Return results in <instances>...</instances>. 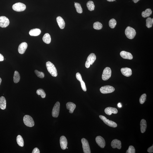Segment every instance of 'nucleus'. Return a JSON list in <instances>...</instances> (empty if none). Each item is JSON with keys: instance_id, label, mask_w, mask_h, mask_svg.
Segmentation results:
<instances>
[{"instance_id": "27", "label": "nucleus", "mask_w": 153, "mask_h": 153, "mask_svg": "<svg viewBox=\"0 0 153 153\" xmlns=\"http://www.w3.org/2000/svg\"><path fill=\"white\" fill-rule=\"evenodd\" d=\"M17 141L18 145L23 147L24 145V141L23 137L20 135H18L17 137Z\"/></svg>"}, {"instance_id": "2", "label": "nucleus", "mask_w": 153, "mask_h": 153, "mask_svg": "<svg viewBox=\"0 0 153 153\" xmlns=\"http://www.w3.org/2000/svg\"><path fill=\"white\" fill-rule=\"evenodd\" d=\"M125 34L128 38L132 39L135 37L136 32L135 29L130 27H126L125 30Z\"/></svg>"}, {"instance_id": "24", "label": "nucleus", "mask_w": 153, "mask_h": 153, "mask_svg": "<svg viewBox=\"0 0 153 153\" xmlns=\"http://www.w3.org/2000/svg\"><path fill=\"white\" fill-rule=\"evenodd\" d=\"M43 40L46 44H50L51 41L50 35L48 33L45 34L43 37Z\"/></svg>"}, {"instance_id": "29", "label": "nucleus", "mask_w": 153, "mask_h": 153, "mask_svg": "<svg viewBox=\"0 0 153 153\" xmlns=\"http://www.w3.org/2000/svg\"><path fill=\"white\" fill-rule=\"evenodd\" d=\"M153 19L150 18H148L146 20V26L148 28H150L152 26Z\"/></svg>"}, {"instance_id": "41", "label": "nucleus", "mask_w": 153, "mask_h": 153, "mask_svg": "<svg viewBox=\"0 0 153 153\" xmlns=\"http://www.w3.org/2000/svg\"><path fill=\"white\" fill-rule=\"evenodd\" d=\"M4 57L3 55L0 54V61H4Z\"/></svg>"}, {"instance_id": "1", "label": "nucleus", "mask_w": 153, "mask_h": 153, "mask_svg": "<svg viewBox=\"0 0 153 153\" xmlns=\"http://www.w3.org/2000/svg\"><path fill=\"white\" fill-rule=\"evenodd\" d=\"M46 66L48 71L53 77H56L57 76V72L54 65L50 61L46 63Z\"/></svg>"}, {"instance_id": "17", "label": "nucleus", "mask_w": 153, "mask_h": 153, "mask_svg": "<svg viewBox=\"0 0 153 153\" xmlns=\"http://www.w3.org/2000/svg\"><path fill=\"white\" fill-rule=\"evenodd\" d=\"M117 109L114 108L109 107L105 109V112L106 114L109 116L111 115L112 113L116 114L118 113Z\"/></svg>"}, {"instance_id": "14", "label": "nucleus", "mask_w": 153, "mask_h": 153, "mask_svg": "<svg viewBox=\"0 0 153 153\" xmlns=\"http://www.w3.org/2000/svg\"><path fill=\"white\" fill-rule=\"evenodd\" d=\"M111 145L113 148H117L120 149L121 148V142L117 139L113 140L111 142Z\"/></svg>"}, {"instance_id": "18", "label": "nucleus", "mask_w": 153, "mask_h": 153, "mask_svg": "<svg viewBox=\"0 0 153 153\" xmlns=\"http://www.w3.org/2000/svg\"><path fill=\"white\" fill-rule=\"evenodd\" d=\"M121 71L123 75L126 77H130L132 75V70L130 68H122Z\"/></svg>"}, {"instance_id": "45", "label": "nucleus", "mask_w": 153, "mask_h": 153, "mask_svg": "<svg viewBox=\"0 0 153 153\" xmlns=\"http://www.w3.org/2000/svg\"><path fill=\"white\" fill-rule=\"evenodd\" d=\"M1 82V79L0 78V85Z\"/></svg>"}, {"instance_id": "6", "label": "nucleus", "mask_w": 153, "mask_h": 153, "mask_svg": "<svg viewBox=\"0 0 153 153\" xmlns=\"http://www.w3.org/2000/svg\"><path fill=\"white\" fill-rule=\"evenodd\" d=\"M14 10L17 12H21L24 11L26 9V5L23 3L18 2L15 3L12 6Z\"/></svg>"}, {"instance_id": "21", "label": "nucleus", "mask_w": 153, "mask_h": 153, "mask_svg": "<svg viewBox=\"0 0 153 153\" xmlns=\"http://www.w3.org/2000/svg\"><path fill=\"white\" fill-rule=\"evenodd\" d=\"M140 130L141 133H144L146 129L147 125L146 121L145 120L142 119L140 122Z\"/></svg>"}, {"instance_id": "22", "label": "nucleus", "mask_w": 153, "mask_h": 153, "mask_svg": "<svg viewBox=\"0 0 153 153\" xmlns=\"http://www.w3.org/2000/svg\"><path fill=\"white\" fill-rule=\"evenodd\" d=\"M41 32L40 29L35 28L31 30L29 32V34L31 36H37L40 35Z\"/></svg>"}, {"instance_id": "5", "label": "nucleus", "mask_w": 153, "mask_h": 153, "mask_svg": "<svg viewBox=\"0 0 153 153\" xmlns=\"http://www.w3.org/2000/svg\"><path fill=\"white\" fill-rule=\"evenodd\" d=\"M111 75V70L110 68L106 67L104 69L102 75V80L106 81L110 78Z\"/></svg>"}, {"instance_id": "34", "label": "nucleus", "mask_w": 153, "mask_h": 153, "mask_svg": "<svg viewBox=\"0 0 153 153\" xmlns=\"http://www.w3.org/2000/svg\"><path fill=\"white\" fill-rule=\"evenodd\" d=\"M147 95L145 94H144L141 96L140 99V102L141 104H143L146 99Z\"/></svg>"}, {"instance_id": "23", "label": "nucleus", "mask_w": 153, "mask_h": 153, "mask_svg": "<svg viewBox=\"0 0 153 153\" xmlns=\"http://www.w3.org/2000/svg\"><path fill=\"white\" fill-rule=\"evenodd\" d=\"M6 99L3 96L0 97V108L1 109H6Z\"/></svg>"}, {"instance_id": "36", "label": "nucleus", "mask_w": 153, "mask_h": 153, "mask_svg": "<svg viewBox=\"0 0 153 153\" xmlns=\"http://www.w3.org/2000/svg\"><path fill=\"white\" fill-rule=\"evenodd\" d=\"M135 147L133 146L130 145L129 147L128 150L126 151V153H135Z\"/></svg>"}, {"instance_id": "30", "label": "nucleus", "mask_w": 153, "mask_h": 153, "mask_svg": "<svg viewBox=\"0 0 153 153\" xmlns=\"http://www.w3.org/2000/svg\"><path fill=\"white\" fill-rule=\"evenodd\" d=\"M103 26L102 23L99 22L94 23L93 24V28L97 30H100L102 28Z\"/></svg>"}, {"instance_id": "15", "label": "nucleus", "mask_w": 153, "mask_h": 153, "mask_svg": "<svg viewBox=\"0 0 153 153\" xmlns=\"http://www.w3.org/2000/svg\"><path fill=\"white\" fill-rule=\"evenodd\" d=\"M120 55L124 59L132 60L133 58V56L131 53L125 51L121 52Z\"/></svg>"}, {"instance_id": "43", "label": "nucleus", "mask_w": 153, "mask_h": 153, "mask_svg": "<svg viewBox=\"0 0 153 153\" xmlns=\"http://www.w3.org/2000/svg\"><path fill=\"white\" fill-rule=\"evenodd\" d=\"M118 107L119 108H121L122 107L120 103H118Z\"/></svg>"}, {"instance_id": "33", "label": "nucleus", "mask_w": 153, "mask_h": 153, "mask_svg": "<svg viewBox=\"0 0 153 153\" xmlns=\"http://www.w3.org/2000/svg\"><path fill=\"white\" fill-rule=\"evenodd\" d=\"M109 26L111 28H114L117 25V22L114 18L111 19L109 21Z\"/></svg>"}, {"instance_id": "4", "label": "nucleus", "mask_w": 153, "mask_h": 153, "mask_svg": "<svg viewBox=\"0 0 153 153\" xmlns=\"http://www.w3.org/2000/svg\"><path fill=\"white\" fill-rule=\"evenodd\" d=\"M23 122L26 126L29 127H32L34 126V122L33 119L29 115H25L24 117Z\"/></svg>"}, {"instance_id": "11", "label": "nucleus", "mask_w": 153, "mask_h": 153, "mask_svg": "<svg viewBox=\"0 0 153 153\" xmlns=\"http://www.w3.org/2000/svg\"><path fill=\"white\" fill-rule=\"evenodd\" d=\"M9 24V20L7 17L4 16L0 17V27H6Z\"/></svg>"}, {"instance_id": "13", "label": "nucleus", "mask_w": 153, "mask_h": 153, "mask_svg": "<svg viewBox=\"0 0 153 153\" xmlns=\"http://www.w3.org/2000/svg\"><path fill=\"white\" fill-rule=\"evenodd\" d=\"M96 141L97 144L101 148H104L106 145L105 141L103 137L99 136L96 137Z\"/></svg>"}, {"instance_id": "35", "label": "nucleus", "mask_w": 153, "mask_h": 153, "mask_svg": "<svg viewBox=\"0 0 153 153\" xmlns=\"http://www.w3.org/2000/svg\"><path fill=\"white\" fill-rule=\"evenodd\" d=\"M35 73L37 76L41 78H43L45 77L44 74L42 72H39L37 70H35Z\"/></svg>"}, {"instance_id": "37", "label": "nucleus", "mask_w": 153, "mask_h": 153, "mask_svg": "<svg viewBox=\"0 0 153 153\" xmlns=\"http://www.w3.org/2000/svg\"><path fill=\"white\" fill-rule=\"evenodd\" d=\"M82 89L84 91H86L87 88L86 87L85 82L83 81L82 80L80 81Z\"/></svg>"}, {"instance_id": "16", "label": "nucleus", "mask_w": 153, "mask_h": 153, "mask_svg": "<svg viewBox=\"0 0 153 153\" xmlns=\"http://www.w3.org/2000/svg\"><path fill=\"white\" fill-rule=\"evenodd\" d=\"M27 44L26 42H23L19 46L18 51L19 53L20 54H23L25 52L27 48Z\"/></svg>"}, {"instance_id": "8", "label": "nucleus", "mask_w": 153, "mask_h": 153, "mask_svg": "<svg viewBox=\"0 0 153 153\" xmlns=\"http://www.w3.org/2000/svg\"><path fill=\"white\" fill-rule=\"evenodd\" d=\"M99 117L108 126L113 128H116L117 126V124L115 122L107 119L104 116L100 115Z\"/></svg>"}, {"instance_id": "44", "label": "nucleus", "mask_w": 153, "mask_h": 153, "mask_svg": "<svg viewBox=\"0 0 153 153\" xmlns=\"http://www.w3.org/2000/svg\"><path fill=\"white\" fill-rule=\"evenodd\" d=\"M116 0H107V1L109 2H112L116 1Z\"/></svg>"}, {"instance_id": "28", "label": "nucleus", "mask_w": 153, "mask_h": 153, "mask_svg": "<svg viewBox=\"0 0 153 153\" xmlns=\"http://www.w3.org/2000/svg\"><path fill=\"white\" fill-rule=\"evenodd\" d=\"M87 6L88 9L89 11H93L95 8V5L93 2L91 1H89L87 3Z\"/></svg>"}, {"instance_id": "26", "label": "nucleus", "mask_w": 153, "mask_h": 153, "mask_svg": "<svg viewBox=\"0 0 153 153\" xmlns=\"http://www.w3.org/2000/svg\"><path fill=\"white\" fill-rule=\"evenodd\" d=\"M20 80V76L19 73L17 71H15L14 72V75L13 76V81L15 83H18Z\"/></svg>"}, {"instance_id": "7", "label": "nucleus", "mask_w": 153, "mask_h": 153, "mask_svg": "<svg viewBox=\"0 0 153 153\" xmlns=\"http://www.w3.org/2000/svg\"><path fill=\"white\" fill-rule=\"evenodd\" d=\"M115 89L114 87L109 85L105 86L101 88L100 92L103 94L111 93L114 91Z\"/></svg>"}, {"instance_id": "32", "label": "nucleus", "mask_w": 153, "mask_h": 153, "mask_svg": "<svg viewBox=\"0 0 153 153\" xmlns=\"http://www.w3.org/2000/svg\"><path fill=\"white\" fill-rule=\"evenodd\" d=\"M74 5L77 12L79 13H82V9L80 3H75Z\"/></svg>"}, {"instance_id": "20", "label": "nucleus", "mask_w": 153, "mask_h": 153, "mask_svg": "<svg viewBox=\"0 0 153 153\" xmlns=\"http://www.w3.org/2000/svg\"><path fill=\"white\" fill-rule=\"evenodd\" d=\"M67 109L69 110V113H73L75 108L76 105L74 103L72 102H68L66 104Z\"/></svg>"}, {"instance_id": "12", "label": "nucleus", "mask_w": 153, "mask_h": 153, "mask_svg": "<svg viewBox=\"0 0 153 153\" xmlns=\"http://www.w3.org/2000/svg\"><path fill=\"white\" fill-rule=\"evenodd\" d=\"M60 144L62 149L65 150L66 149L67 146L68 142L67 139L64 136H62L60 137Z\"/></svg>"}, {"instance_id": "25", "label": "nucleus", "mask_w": 153, "mask_h": 153, "mask_svg": "<svg viewBox=\"0 0 153 153\" xmlns=\"http://www.w3.org/2000/svg\"><path fill=\"white\" fill-rule=\"evenodd\" d=\"M152 13V11L150 9H147L145 11L142 12V16L144 18H147L150 16Z\"/></svg>"}, {"instance_id": "39", "label": "nucleus", "mask_w": 153, "mask_h": 153, "mask_svg": "<svg viewBox=\"0 0 153 153\" xmlns=\"http://www.w3.org/2000/svg\"><path fill=\"white\" fill-rule=\"evenodd\" d=\"M32 153H40V151L37 148H34L33 151H32Z\"/></svg>"}, {"instance_id": "38", "label": "nucleus", "mask_w": 153, "mask_h": 153, "mask_svg": "<svg viewBox=\"0 0 153 153\" xmlns=\"http://www.w3.org/2000/svg\"><path fill=\"white\" fill-rule=\"evenodd\" d=\"M76 76L77 80L80 82L82 80L81 75L80 73L79 72L77 73Z\"/></svg>"}, {"instance_id": "19", "label": "nucleus", "mask_w": 153, "mask_h": 153, "mask_svg": "<svg viewBox=\"0 0 153 153\" xmlns=\"http://www.w3.org/2000/svg\"><path fill=\"white\" fill-rule=\"evenodd\" d=\"M57 22L60 28L64 29L65 27V23L64 20L61 17H58L56 18Z\"/></svg>"}, {"instance_id": "10", "label": "nucleus", "mask_w": 153, "mask_h": 153, "mask_svg": "<svg viewBox=\"0 0 153 153\" xmlns=\"http://www.w3.org/2000/svg\"><path fill=\"white\" fill-rule=\"evenodd\" d=\"M60 104L59 102L56 103L53 108L52 115L53 117H57L59 115L60 110Z\"/></svg>"}, {"instance_id": "42", "label": "nucleus", "mask_w": 153, "mask_h": 153, "mask_svg": "<svg viewBox=\"0 0 153 153\" xmlns=\"http://www.w3.org/2000/svg\"><path fill=\"white\" fill-rule=\"evenodd\" d=\"M140 0H133V1L135 3H136L140 1Z\"/></svg>"}, {"instance_id": "31", "label": "nucleus", "mask_w": 153, "mask_h": 153, "mask_svg": "<svg viewBox=\"0 0 153 153\" xmlns=\"http://www.w3.org/2000/svg\"><path fill=\"white\" fill-rule=\"evenodd\" d=\"M36 93L37 95H41L42 98H44L46 97V94L44 91L42 89H39L37 90Z\"/></svg>"}, {"instance_id": "3", "label": "nucleus", "mask_w": 153, "mask_h": 153, "mask_svg": "<svg viewBox=\"0 0 153 153\" xmlns=\"http://www.w3.org/2000/svg\"><path fill=\"white\" fill-rule=\"evenodd\" d=\"M96 59V56L95 54L91 53L88 57L85 63V66L87 68L90 67V65H92Z\"/></svg>"}, {"instance_id": "9", "label": "nucleus", "mask_w": 153, "mask_h": 153, "mask_svg": "<svg viewBox=\"0 0 153 153\" xmlns=\"http://www.w3.org/2000/svg\"><path fill=\"white\" fill-rule=\"evenodd\" d=\"M81 142L84 153H90L91 151L90 146L88 141L85 138L81 139Z\"/></svg>"}, {"instance_id": "40", "label": "nucleus", "mask_w": 153, "mask_h": 153, "mask_svg": "<svg viewBox=\"0 0 153 153\" xmlns=\"http://www.w3.org/2000/svg\"><path fill=\"white\" fill-rule=\"evenodd\" d=\"M147 151V152L149 153H153V146L152 145V146L149 148Z\"/></svg>"}]
</instances>
